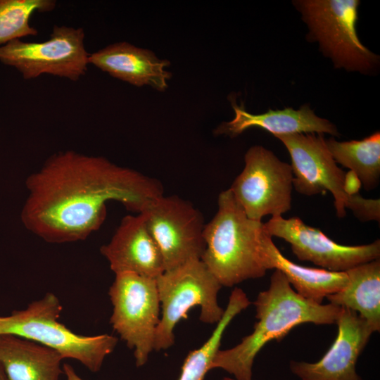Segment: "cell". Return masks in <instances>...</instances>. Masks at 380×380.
Returning <instances> with one entry per match:
<instances>
[{"label": "cell", "instance_id": "cell-1", "mask_svg": "<svg viewBox=\"0 0 380 380\" xmlns=\"http://www.w3.org/2000/svg\"><path fill=\"white\" fill-rule=\"evenodd\" d=\"M20 219L30 232L53 243L83 241L106 217V204L121 203L140 213L163 195L156 179L102 156L74 151L50 156L25 181Z\"/></svg>", "mask_w": 380, "mask_h": 380}, {"label": "cell", "instance_id": "cell-2", "mask_svg": "<svg viewBox=\"0 0 380 380\" xmlns=\"http://www.w3.org/2000/svg\"><path fill=\"white\" fill-rule=\"evenodd\" d=\"M253 303L258 321L253 332L236 346L219 350L210 369L221 368L234 375L236 380H252L254 359L268 342L280 341L301 324H334L342 308L303 298L278 270L272 273L269 288L260 292Z\"/></svg>", "mask_w": 380, "mask_h": 380}, {"label": "cell", "instance_id": "cell-3", "mask_svg": "<svg viewBox=\"0 0 380 380\" xmlns=\"http://www.w3.org/2000/svg\"><path fill=\"white\" fill-rule=\"evenodd\" d=\"M262 224L246 215L229 189L219 194L217 210L204 227L201 260L222 286L265 275L260 249Z\"/></svg>", "mask_w": 380, "mask_h": 380}, {"label": "cell", "instance_id": "cell-4", "mask_svg": "<svg viewBox=\"0 0 380 380\" xmlns=\"http://www.w3.org/2000/svg\"><path fill=\"white\" fill-rule=\"evenodd\" d=\"M62 310L59 298L48 292L26 308L0 316V334L34 341L56 350L63 358L79 361L92 372L99 371L118 338L106 334L83 336L73 332L58 320Z\"/></svg>", "mask_w": 380, "mask_h": 380}, {"label": "cell", "instance_id": "cell-5", "mask_svg": "<svg viewBox=\"0 0 380 380\" xmlns=\"http://www.w3.org/2000/svg\"><path fill=\"white\" fill-rule=\"evenodd\" d=\"M286 148L291 160L293 187L299 194L311 196L329 191L334 198L338 217L350 209L362 222L380 220L379 199L348 196L343 189L345 172L330 153L324 134L296 133L275 135Z\"/></svg>", "mask_w": 380, "mask_h": 380}, {"label": "cell", "instance_id": "cell-6", "mask_svg": "<svg viewBox=\"0 0 380 380\" xmlns=\"http://www.w3.org/2000/svg\"><path fill=\"white\" fill-rule=\"evenodd\" d=\"M162 317L156 328L154 350H165L175 343L174 329L188 311L201 308L200 320L217 323L224 310L217 302L222 287L201 260H192L166 270L156 279Z\"/></svg>", "mask_w": 380, "mask_h": 380}, {"label": "cell", "instance_id": "cell-7", "mask_svg": "<svg viewBox=\"0 0 380 380\" xmlns=\"http://www.w3.org/2000/svg\"><path fill=\"white\" fill-rule=\"evenodd\" d=\"M308 25V37L337 68L367 73L379 65V56L365 47L357 34V0L293 1Z\"/></svg>", "mask_w": 380, "mask_h": 380}, {"label": "cell", "instance_id": "cell-8", "mask_svg": "<svg viewBox=\"0 0 380 380\" xmlns=\"http://www.w3.org/2000/svg\"><path fill=\"white\" fill-rule=\"evenodd\" d=\"M108 295L113 309V329L134 349L137 367L144 365L154 350L160 322V299L156 280L132 272L115 274Z\"/></svg>", "mask_w": 380, "mask_h": 380}, {"label": "cell", "instance_id": "cell-9", "mask_svg": "<svg viewBox=\"0 0 380 380\" xmlns=\"http://www.w3.org/2000/svg\"><path fill=\"white\" fill-rule=\"evenodd\" d=\"M245 166L229 189L246 215L261 221L265 215L282 216L291 208L293 172L262 146L251 147L244 156Z\"/></svg>", "mask_w": 380, "mask_h": 380}, {"label": "cell", "instance_id": "cell-10", "mask_svg": "<svg viewBox=\"0 0 380 380\" xmlns=\"http://www.w3.org/2000/svg\"><path fill=\"white\" fill-rule=\"evenodd\" d=\"M84 39L81 27L54 25L46 41L15 39L0 46V61L15 68L25 80L49 74L75 82L85 75L89 65Z\"/></svg>", "mask_w": 380, "mask_h": 380}, {"label": "cell", "instance_id": "cell-11", "mask_svg": "<svg viewBox=\"0 0 380 380\" xmlns=\"http://www.w3.org/2000/svg\"><path fill=\"white\" fill-rule=\"evenodd\" d=\"M140 213L160 250L165 271L201 260L205 248V224L202 213L190 201L163 194Z\"/></svg>", "mask_w": 380, "mask_h": 380}, {"label": "cell", "instance_id": "cell-12", "mask_svg": "<svg viewBox=\"0 0 380 380\" xmlns=\"http://www.w3.org/2000/svg\"><path fill=\"white\" fill-rule=\"evenodd\" d=\"M263 227L272 238H281L290 243L292 252L300 260L310 261L327 270L346 272L380 256L379 239L366 245H341L297 217H271Z\"/></svg>", "mask_w": 380, "mask_h": 380}, {"label": "cell", "instance_id": "cell-13", "mask_svg": "<svg viewBox=\"0 0 380 380\" xmlns=\"http://www.w3.org/2000/svg\"><path fill=\"white\" fill-rule=\"evenodd\" d=\"M336 323V337L319 361L291 362V372L302 380H362L356 363L374 331L357 312L344 308Z\"/></svg>", "mask_w": 380, "mask_h": 380}, {"label": "cell", "instance_id": "cell-14", "mask_svg": "<svg viewBox=\"0 0 380 380\" xmlns=\"http://www.w3.org/2000/svg\"><path fill=\"white\" fill-rule=\"evenodd\" d=\"M100 252L115 274L132 272L156 279L165 272L161 253L141 213L125 216Z\"/></svg>", "mask_w": 380, "mask_h": 380}, {"label": "cell", "instance_id": "cell-15", "mask_svg": "<svg viewBox=\"0 0 380 380\" xmlns=\"http://www.w3.org/2000/svg\"><path fill=\"white\" fill-rule=\"evenodd\" d=\"M92 64L110 76L136 87L148 85L165 91L172 75L165 68L170 62L158 58L152 51L137 47L128 42L110 44L89 53Z\"/></svg>", "mask_w": 380, "mask_h": 380}, {"label": "cell", "instance_id": "cell-16", "mask_svg": "<svg viewBox=\"0 0 380 380\" xmlns=\"http://www.w3.org/2000/svg\"><path fill=\"white\" fill-rule=\"evenodd\" d=\"M234 111V118L223 122L215 130V134H225L234 138L251 127H258L275 135L296 133L329 134L338 137L336 127L327 119L315 115L309 105H303L298 110L286 108L272 110L262 114H252L243 106L232 101Z\"/></svg>", "mask_w": 380, "mask_h": 380}, {"label": "cell", "instance_id": "cell-17", "mask_svg": "<svg viewBox=\"0 0 380 380\" xmlns=\"http://www.w3.org/2000/svg\"><path fill=\"white\" fill-rule=\"evenodd\" d=\"M260 249L267 270H278L303 298L322 304L327 296L338 292L348 282L346 272H334L299 265L286 258L266 232L263 224L260 236Z\"/></svg>", "mask_w": 380, "mask_h": 380}, {"label": "cell", "instance_id": "cell-18", "mask_svg": "<svg viewBox=\"0 0 380 380\" xmlns=\"http://www.w3.org/2000/svg\"><path fill=\"white\" fill-rule=\"evenodd\" d=\"M63 359L56 350L34 341L0 334V366L8 380H59Z\"/></svg>", "mask_w": 380, "mask_h": 380}, {"label": "cell", "instance_id": "cell-19", "mask_svg": "<svg viewBox=\"0 0 380 380\" xmlns=\"http://www.w3.org/2000/svg\"><path fill=\"white\" fill-rule=\"evenodd\" d=\"M346 285L327 296L330 304L357 312L374 329L380 330V260L376 259L346 271Z\"/></svg>", "mask_w": 380, "mask_h": 380}, {"label": "cell", "instance_id": "cell-20", "mask_svg": "<svg viewBox=\"0 0 380 380\" xmlns=\"http://www.w3.org/2000/svg\"><path fill=\"white\" fill-rule=\"evenodd\" d=\"M336 163L354 172L367 191L374 189L380 179V133L376 132L362 140L338 141L325 139Z\"/></svg>", "mask_w": 380, "mask_h": 380}, {"label": "cell", "instance_id": "cell-21", "mask_svg": "<svg viewBox=\"0 0 380 380\" xmlns=\"http://www.w3.org/2000/svg\"><path fill=\"white\" fill-rule=\"evenodd\" d=\"M246 294L235 288L229 299V303L221 319L217 323L211 336L198 349L194 350L186 356L179 380H203L210 370L212 361L220 350L224 332L232 319L251 304Z\"/></svg>", "mask_w": 380, "mask_h": 380}, {"label": "cell", "instance_id": "cell-22", "mask_svg": "<svg viewBox=\"0 0 380 380\" xmlns=\"http://www.w3.org/2000/svg\"><path fill=\"white\" fill-rule=\"evenodd\" d=\"M53 0H0V44L34 36L38 31L30 25L35 12H48L56 7Z\"/></svg>", "mask_w": 380, "mask_h": 380}, {"label": "cell", "instance_id": "cell-23", "mask_svg": "<svg viewBox=\"0 0 380 380\" xmlns=\"http://www.w3.org/2000/svg\"><path fill=\"white\" fill-rule=\"evenodd\" d=\"M361 186L362 183L354 172L349 170L345 173L343 189L347 195L353 196L359 194Z\"/></svg>", "mask_w": 380, "mask_h": 380}, {"label": "cell", "instance_id": "cell-24", "mask_svg": "<svg viewBox=\"0 0 380 380\" xmlns=\"http://www.w3.org/2000/svg\"><path fill=\"white\" fill-rule=\"evenodd\" d=\"M63 371L67 380H84L75 371L74 368L68 363L63 365Z\"/></svg>", "mask_w": 380, "mask_h": 380}, {"label": "cell", "instance_id": "cell-25", "mask_svg": "<svg viewBox=\"0 0 380 380\" xmlns=\"http://www.w3.org/2000/svg\"><path fill=\"white\" fill-rule=\"evenodd\" d=\"M0 380H8L6 378V376L2 369V367L0 366Z\"/></svg>", "mask_w": 380, "mask_h": 380}, {"label": "cell", "instance_id": "cell-26", "mask_svg": "<svg viewBox=\"0 0 380 380\" xmlns=\"http://www.w3.org/2000/svg\"><path fill=\"white\" fill-rule=\"evenodd\" d=\"M222 380H236V379H231V378L225 377V378H224Z\"/></svg>", "mask_w": 380, "mask_h": 380}]
</instances>
